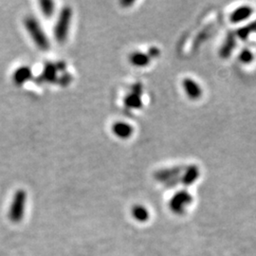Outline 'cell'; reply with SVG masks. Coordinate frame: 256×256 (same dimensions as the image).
Segmentation results:
<instances>
[{
  "instance_id": "obj_5",
  "label": "cell",
  "mask_w": 256,
  "mask_h": 256,
  "mask_svg": "<svg viewBox=\"0 0 256 256\" xmlns=\"http://www.w3.org/2000/svg\"><path fill=\"white\" fill-rule=\"evenodd\" d=\"M113 133L122 138H128L133 133V128L126 122H117L112 128Z\"/></svg>"
},
{
  "instance_id": "obj_9",
  "label": "cell",
  "mask_w": 256,
  "mask_h": 256,
  "mask_svg": "<svg viewBox=\"0 0 256 256\" xmlns=\"http://www.w3.org/2000/svg\"><path fill=\"white\" fill-rule=\"evenodd\" d=\"M131 62L135 66H146L149 63V58L146 54H142L140 52H137L134 54L131 55L130 57Z\"/></svg>"
},
{
  "instance_id": "obj_3",
  "label": "cell",
  "mask_w": 256,
  "mask_h": 256,
  "mask_svg": "<svg viewBox=\"0 0 256 256\" xmlns=\"http://www.w3.org/2000/svg\"><path fill=\"white\" fill-rule=\"evenodd\" d=\"M26 203H27L26 192L23 190H19L16 192L10 208V220L16 223L21 221L25 214Z\"/></svg>"
},
{
  "instance_id": "obj_8",
  "label": "cell",
  "mask_w": 256,
  "mask_h": 256,
  "mask_svg": "<svg viewBox=\"0 0 256 256\" xmlns=\"http://www.w3.org/2000/svg\"><path fill=\"white\" fill-rule=\"evenodd\" d=\"M40 8H41V10H42L44 16L50 18L54 14L55 3L54 1L44 0V1L40 2Z\"/></svg>"
},
{
  "instance_id": "obj_4",
  "label": "cell",
  "mask_w": 256,
  "mask_h": 256,
  "mask_svg": "<svg viewBox=\"0 0 256 256\" xmlns=\"http://www.w3.org/2000/svg\"><path fill=\"white\" fill-rule=\"evenodd\" d=\"M184 90L189 97L192 99L198 98L202 95V88L200 86L191 79H186L183 82Z\"/></svg>"
},
{
  "instance_id": "obj_2",
  "label": "cell",
  "mask_w": 256,
  "mask_h": 256,
  "mask_svg": "<svg viewBox=\"0 0 256 256\" xmlns=\"http://www.w3.org/2000/svg\"><path fill=\"white\" fill-rule=\"evenodd\" d=\"M72 19V10L70 6H66L60 12L54 28L55 39L59 43H64L68 39L70 24Z\"/></svg>"
},
{
  "instance_id": "obj_6",
  "label": "cell",
  "mask_w": 256,
  "mask_h": 256,
  "mask_svg": "<svg viewBox=\"0 0 256 256\" xmlns=\"http://www.w3.org/2000/svg\"><path fill=\"white\" fill-rule=\"evenodd\" d=\"M30 76H32V72H30V68L21 66V68H19L16 72H14V81L16 84H22L23 82H25L27 80H28Z\"/></svg>"
},
{
  "instance_id": "obj_10",
  "label": "cell",
  "mask_w": 256,
  "mask_h": 256,
  "mask_svg": "<svg viewBox=\"0 0 256 256\" xmlns=\"http://www.w3.org/2000/svg\"><path fill=\"white\" fill-rule=\"evenodd\" d=\"M252 58H254V57H252V52H248V50L242 52V54L240 55V59H241V61L244 62V63H250V62H252Z\"/></svg>"
},
{
  "instance_id": "obj_1",
  "label": "cell",
  "mask_w": 256,
  "mask_h": 256,
  "mask_svg": "<svg viewBox=\"0 0 256 256\" xmlns=\"http://www.w3.org/2000/svg\"><path fill=\"white\" fill-rule=\"evenodd\" d=\"M25 27L27 30L28 34H30L37 48L41 50H48L50 46V40L44 32L43 28L41 27L40 23L36 19L32 16H28L25 19Z\"/></svg>"
},
{
  "instance_id": "obj_7",
  "label": "cell",
  "mask_w": 256,
  "mask_h": 256,
  "mask_svg": "<svg viewBox=\"0 0 256 256\" xmlns=\"http://www.w3.org/2000/svg\"><path fill=\"white\" fill-rule=\"evenodd\" d=\"M252 10L250 7H241L232 12L230 19L232 22H240L242 20L247 19L252 14Z\"/></svg>"
}]
</instances>
